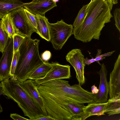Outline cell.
<instances>
[{
	"label": "cell",
	"mask_w": 120,
	"mask_h": 120,
	"mask_svg": "<svg viewBox=\"0 0 120 120\" xmlns=\"http://www.w3.org/2000/svg\"><path fill=\"white\" fill-rule=\"evenodd\" d=\"M108 0H94L88 4L86 15L78 26L73 28L72 34L83 43L93 39L99 40L101 32L106 23L113 17Z\"/></svg>",
	"instance_id": "6da1fadb"
},
{
	"label": "cell",
	"mask_w": 120,
	"mask_h": 120,
	"mask_svg": "<svg viewBox=\"0 0 120 120\" xmlns=\"http://www.w3.org/2000/svg\"><path fill=\"white\" fill-rule=\"evenodd\" d=\"M40 41L26 37L19 48V57L13 77L20 82L28 79L30 75L44 62L39 54Z\"/></svg>",
	"instance_id": "7a4b0ae2"
},
{
	"label": "cell",
	"mask_w": 120,
	"mask_h": 120,
	"mask_svg": "<svg viewBox=\"0 0 120 120\" xmlns=\"http://www.w3.org/2000/svg\"><path fill=\"white\" fill-rule=\"evenodd\" d=\"M19 82L13 77L1 81L3 95L16 102L24 115L30 120H35L45 116L41 107L27 94Z\"/></svg>",
	"instance_id": "3957f363"
},
{
	"label": "cell",
	"mask_w": 120,
	"mask_h": 120,
	"mask_svg": "<svg viewBox=\"0 0 120 120\" xmlns=\"http://www.w3.org/2000/svg\"><path fill=\"white\" fill-rule=\"evenodd\" d=\"M50 41L53 48L60 50L72 34L73 26L68 24L61 19L54 23H49Z\"/></svg>",
	"instance_id": "277c9868"
},
{
	"label": "cell",
	"mask_w": 120,
	"mask_h": 120,
	"mask_svg": "<svg viewBox=\"0 0 120 120\" xmlns=\"http://www.w3.org/2000/svg\"><path fill=\"white\" fill-rule=\"evenodd\" d=\"M22 7L10 12L12 18L16 34L26 37H31L35 32V29L29 21Z\"/></svg>",
	"instance_id": "5b68a950"
},
{
	"label": "cell",
	"mask_w": 120,
	"mask_h": 120,
	"mask_svg": "<svg viewBox=\"0 0 120 120\" xmlns=\"http://www.w3.org/2000/svg\"><path fill=\"white\" fill-rule=\"evenodd\" d=\"M66 58L75 69L79 84L82 85L85 82L84 69L86 65L84 62V56L81 50L78 49L72 50L67 53Z\"/></svg>",
	"instance_id": "8992f818"
},
{
	"label": "cell",
	"mask_w": 120,
	"mask_h": 120,
	"mask_svg": "<svg viewBox=\"0 0 120 120\" xmlns=\"http://www.w3.org/2000/svg\"><path fill=\"white\" fill-rule=\"evenodd\" d=\"M51 64L52 68L45 76L34 81L36 86L48 81L57 79H68L71 77L69 65H61L57 62Z\"/></svg>",
	"instance_id": "52a82bcc"
},
{
	"label": "cell",
	"mask_w": 120,
	"mask_h": 120,
	"mask_svg": "<svg viewBox=\"0 0 120 120\" xmlns=\"http://www.w3.org/2000/svg\"><path fill=\"white\" fill-rule=\"evenodd\" d=\"M13 37L10 38L0 60V81L10 78V72L13 56Z\"/></svg>",
	"instance_id": "ba28073f"
},
{
	"label": "cell",
	"mask_w": 120,
	"mask_h": 120,
	"mask_svg": "<svg viewBox=\"0 0 120 120\" xmlns=\"http://www.w3.org/2000/svg\"><path fill=\"white\" fill-rule=\"evenodd\" d=\"M109 99L120 98V54L110 73L108 82Z\"/></svg>",
	"instance_id": "9c48e42d"
},
{
	"label": "cell",
	"mask_w": 120,
	"mask_h": 120,
	"mask_svg": "<svg viewBox=\"0 0 120 120\" xmlns=\"http://www.w3.org/2000/svg\"><path fill=\"white\" fill-rule=\"evenodd\" d=\"M101 68L97 72L100 75V81L98 93L94 94V103H103L108 101L109 94V84L107 79V71L106 66L104 63L101 65Z\"/></svg>",
	"instance_id": "30bf717a"
},
{
	"label": "cell",
	"mask_w": 120,
	"mask_h": 120,
	"mask_svg": "<svg viewBox=\"0 0 120 120\" xmlns=\"http://www.w3.org/2000/svg\"><path fill=\"white\" fill-rule=\"evenodd\" d=\"M57 6L53 0H33L25 3L23 7L34 15L44 16L46 12Z\"/></svg>",
	"instance_id": "8fae6325"
},
{
	"label": "cell",
	"mask_w": 120,
	"mask_h": 120,
	"mask_svg": "<svg viewBox=\"0 0 120 120\" xmlns=\"http://www.w3.org/2000/svg\"><path fill=\"white\" fill-rule=\"evenodd\" d=\"M19 84L32 100L40 106L45 115L48 116L42 99L37 88V86L35 84L34 81L31 79H28L22 82H19Z\"/></svg>",
	"instance_id": "7c38bea8"
},
{
	"label": "cell",
	"mask_w": 120,
	"mask_h": 120,
	"mask_svg": "<svg viewBox=\"0 0 120 120\" xmlns=\"http://www.w3.org/2000/svg\"><path fill=\"white\" fill-rule=\"evenodd\" d=\"M108 104L107 101L103 103H93L85 106L83 109L84 115L83 120L93 115L99 116L105 115V111Z\"/></svg>",
	"instance_id": "4fadbf2b"
},
{
	"label": "cell",
	"mask_w": 120,
	"mask_h": 120,
	"mask_svg": "<svg viewBox=\"0 0 120 120\" xmlns=\"http://www.w3.org/2000/svg\"><path fill=\"white\" fill-rule=\"evenodd\" d=\"M37 27L36 33L41 38L48 41H50L49 22L45 16L39 15H35Z\"/></svg>",
	"instance_id": "5bb4252c"
},
{
	"label": "cell",
	"mask_w": 120,
	"mask_h": 120,
	"mask_svg": "<svg viewBox=\"0 0 120 120\" xmlns=\"http://www.w3.org/2000/svg\"><path fill=\"white\" fill-rule=\"evenodd\" d=\"M25 3L20 1H5L0 0V19L12 10L22 7Z\"/></svg>",
	"instance_id": "9a60e30c"
},
{
	"label": "cell",
	"mask_w": 120,
	"mask_h": 120,
	"mask_svg": "<svg viewBox=\"0 0 120 120\" xmlns=\"http://www.w3.org/2000/svg\"><path fill=\"white\" fill-rule=\"evenodd\" d=\"M1 26L7 33L9 38L16 34L12 18L9 12L5 16L0 20Z\"/></svg>",
	"instance_id": "2e32d148"
},
{
	"label": "cell",
	"mask_w": 120,
	"mask_h": 120,
	"mask_svg": "<svg viewBox=\"0 0 120 120\" xmlns=\"http://www.w3.org/2000/svg\"><path fill=\"white\" fill-rule=\"evenodd\" d=\"M51 64L44 62L30 75L28 79L36 80L44 77L52 68Z\"/></svg>",
	"instance_id": "e0dca14e"
},
{
	"label": "cell",
	"mask_w": 120,
	"mask_h": 120,
	"mask_svg": "<svg viewBox=\"0 0 120 120\" xmlns=\"http://www.w3.org/2000/svg\"><path fill=\"white\" fill-rule=\"evenodd\" d=\"M108 104L105 111V113L109 116L120 113V98L109 99Z\"/></svg>",
	"instance_id": "ac0fdd59"
},
{
	"label": "cell",
	"mask_w": 120,
	"mask_h": 120,
	"mask_svg": "<svg viewBox=\"0 0 120 120\" xmlns=\"http://www.w3.org/2000/svg\"><path fill=\"white\" fill-rule=\"evenodd\" d=\"M88 4L84 5L79 10L73 24L74 28H75L79 26L83 21L86 15L87 8Z\"/></svg>",
	"instance_id": "d6986e66"
},
{
	"label": "cell",
	"mask_w": 120,
	"mask_h": 120,
	"mask_svg": "<svg viewBox=\"0 0 120 120\" xmlns=\"http://www.w3.org/2000/svg\"><path fill=\"white\" fill-rule=\"evenodd\" d=\"M9 38L8 34L2 28L0 20V52L2 53L4 51Z\"/></svg>",
	"instance_id": "ffe728a7"
},
{
	"label": "cell",
	"mask_w": 120,
	"mask_h": 120,
	"mask_svg": "<svg viewBox=\"0 0 120 120\" xmlns=\"http://www.w3.org/2000/svg\"><path fill=\"white\" fill-rule=\"evenodd\" d=\"M25 37L18 34H15L13 36V53L19 50L20 45Z\"/></svg>",
	"instance_id": "44dd1931"
},
{
	"label": "cell",
	"mask_w": 120,
	"mask_h": 120,
	"mask_svg": "<svg viewBox=\"0 0 120 120\" xmlns=\"http://www.w3.org/2000/svg\"><path fill=\"white\" fill-rule=\"evenodd\" d=\"M24 10L29 21L35 29V32H36L37 27V23L35 15H34L25 8H24Z\"/></svg>",
	"instance_id": "7402d4cb"
},
{
	"label": "cell",
	"mask_w": 120,
	"mask_h": 120,
	"mask_svg": "<svg viewBox=\"0 0 120 120\" xmlns=\"http://www.w3.org/2000/svg\"><path fill=\"white\" fill-rule=\"evenodd\" d=\"M19 56V50L14 53L10 72V77H13ZM10 77V78H11Z\"/></svg>",
	"instance_id": "603a6c76"
},
{
	"label": "cell",
	"mask_w": 120,
	"mask_h": 120,
	"mask_svg": "<svg viewBox=\"0 0 120 120\" xmlns=\"http://www.w3.org/2000/svg\"><path fill=\"white\" fill-rule=\"evenodd\" d=\"M115 52V51H113L111 52L101 55L102 52L101 50L100 49H98L97 54L95 58L96 61L101 65V64L99 62L100 61L102 60L105 59V57L109 56H111Z\"/></svg>",
	"instance_id": "cb8c5ba5"
},
{
	"label": "cell",
	"mask_w": 120,
	"mask_h": 120,
	"mask_svg": "<svg viewBox=\"0 0 120 120\" xmlns=\"http://www.w3.org/2000/svg\"><path fill=\"white\" fill-rule=\"evenodd\" d=\"M115 25L117 29L120 33V9L116 8L113 12Z\"/></svg>",
	"instance_id": "d4e9b609"
},
{
	"label": "cell",
	"mask_w": 120,
	"mask_h": 120,
	"mask_svg": "<svg viewBox=\"0 0 120 120\" xmlns=\"http://www.w3.org/2000/svg\"><path fill=\"white\" fill-rule=\"evenodd\" d=\"M51 54L49 51H45L41 55V59L44 62L47 61L50 58Z\"/></svg>",
	"instance_id": "484cf974"
},
{
	"label": "cell",
	"mask_w": 120,
	"mask_h": 120,
	"mask_svg": "<svg viewBox=\"0 0 120 120\" xmlns=\"http://www.w3.org/2000/svg\"><path fill=\"white\" fill-rule=\"evenodd\" d=\"M10 117L13 119L15 120H28L30 119L24 117L16 113L11 114Z\"/></svg>",
	"instance_id": "4316f807"
},
{
	"label": "cell",
	"mask_w": 120,
	"mask_h": 120,
	"mask_svg": "<svg viewBox=\"0 0 120 120\" xmlns=\"http://www.w3.org/2000/svg\"><path fill=\"white\" fill-rule=\"evenodd\" d=\"M96 61L95 58L92 57L91 59H88L87 57L84 58V64L86 65H89L91 63Z\"/></svg>",
	"instance_id": "83f0119b"
},
{
	"label": "cell",
	"mask_w": 120,
	"mask_h": 120,
	"mask_svg": "<svg viewBox=\"0 0 120 120\" xmlns=\"http://www.w3.org/2000/svg\"><path fill=\"white\" fill-rule=\"evenodd\" d=\"M55 120V119L52 117L49 116H45L41 117L36 119L35 120Z\"/></svg>",
	"instance_id": "f1b7e54d"
},
{
	"label": "cell",
	"mask_w": 120,
	"mask_h": 120,
	"mask_svg": "<svg viewBox=\"0 0 120 120\" xmlns=\"http://www.w3.org/2000/svg\"><path fill=\"white\" fill-rule=\"evenodd\" d=\"M91 92L93 94H97L98 91V89L95 85H94L91 87Z\"/></svg>",
	"instance_id": "f546056e"
},
{
	"label": "cell",
	"mask_w": 120,
	"mask_h": 120,
	"mask_svg": "<svg viewBox=\"0 0 120 120\" xmlns=\"http://www.w3.org/2000/svg\"><path fill=\"white\" fill-rule=\"evenodd\" d=\"M110 6L112 8L113 4H117L118 3V0H108Z\"/></svg>",
	"instance_id": "4dcf8cb0"
},
{
	"label": "cell",
	"mask_w": 120,
	"mask_h": 120,
	"mask_svg": "<svg viewBox=\"0 0 120 120\" xmlns=\"http://www.w3.org/2000/svg\"><path fill=\"white\" fill-rule=\"evenodd\" d=\"M3 95V89L1 82L0 83V96L1 95ZM3 111L2 108L0 104V113Z\"/></svg>",
	"instance_id": "1f68e13d"
},
{
	"label": "cell",
	"mask_w": 120,
	"mask_h": 120,
	"mask_svg": "<svg viewBox=\"0 0 120 120\" xmlns=\"http://www.w3.org/2000/svg\"><path fill=\"white\" fill-rule=\"evenodd\" d=\"M21 0H0L2 1H19Z\"/></svg>",
	"instance_id": "d6a6232c"
},
{
	"label": "cell",
	"mask_w": 120,
	"mask_h": 120,
	"mask_svg": "<svg viewBox=\"0 0 120 120\" xmlns=\"http://www.w3.org/2000/svg\"><path fill=\"white\" fill-rule=\"evenodd\" d=\"M94 0H91L90 2L89 3H90Z\"/></svg>",
	"instance_id": "836d02e7"
}]
</instances>
